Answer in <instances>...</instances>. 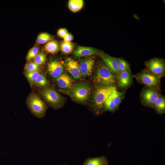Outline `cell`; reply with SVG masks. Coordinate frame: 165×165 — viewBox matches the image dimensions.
Here are the masks:
<instances>
[{
	"instance_id": "cell-1",
	"label": "cell",
	"mask_w": 165,
	"mask_h": 165,
	"mask_svg": "<svg viewBox=\"0 0 165 165\" xmlns=\"http://www.w3.org/2000/svg\"><path fill=\"white\" fill-rule=\"evenodd\" d=\"M97 83L105 86H112L116 82L115 76L110 69L103 63L98 65L94 77Z\"/></svg>"
},
{
	"instance_id": "cell-2",
	"label": "cell",
	"mask_w": 165,
	"mask_h": 165,
	"mask_svg": "<svg viewBox=\"0 0 165 165\" xmlns=\"http://www.w3.org/2000/svg\"><path fill=\"white\" fill-rule=\"evenodd\" d=\"M115 88L113 86H103L98 87L95 90L93 98V108L97 113H100L104 108L105 102L110 97Z\"/></svg>"
},
{
	"instance_id": "cell-3",
	"label": "cell",
	"mask_w": 165,
	"mask_h": 165,
	"mask_svg": "<svg viewBox=\"0 0 165 165\" xmlns=\"http://www.w3.org/2000/svg\"><path fill=\"white\" fill-rule=\"evenodd\" d=\"M28 107L36 117L41 118L45 115L46 107L42 101L36 94H31L27 100Z\"/></svg>"
},
{
	"instance_id": "cell-4",
	"label": "cell",
	"mask_w": 165,
	"mask_h": 165,
	"mask_svg": "<svg viewBox=\"0 0 165 165\" xmlns=\"http://www.w3.org/2000/svg\"><path fill=\"white\" fill-rule=\"evenodd\" d=\"M90 89L86 83L82 82L75 85L72 89L71 94L76 101L82 102L86 101L90 95Z\"/></svg>"
},
{
	"instance_id": "cell-5",
	"label": "cell",
	"mask_w": 165,
	"mask_h": 165,
	"mask_svg": "<svg viewBox=\"0 0 165 165\" xmlns=\"http://www.w3.org/2000/svg\"><path fill=\"white\" fill-rule=\"evenodd\" d=\"M41 93L45 100L53 107L60 106L62 98L56 90L51 88H45L41 90Z\"/></svg>"
},
{
	"instance_id": "cell-6",
	"label": "cell",
	"mask_w": 165,
	"mask_h": 165,
	"mask_svg": "<svg viewBox=\"0 0 165 165\" xmlns=\"http://www.w3.org/2000/svg\"><path fill=\"white\" fill-rule=\"evenodd\" d=\"M64 66L67 71L75 79H78L81 76L79 64L75 60L71 58H68L64 62Z\"/></svg>"
},
{
	"instance_id": "cell-7",
	"label": "cell",
	"mask_w": 165,
	"mask_h": 165,
	"mask_svg": "<svg viewBox=\"0 0 165 165\" xmlns=\"http://www.w3.org/2000/svg\"><path fill=\"white\" fill-rule=\"evenodd\" d=\"M147 66L149 70L155 74L161 75L164 72V64L158 59L154 58L150 60L147 62Z\"/></svg>"
},
{
	"instance_id": "cell-8",
	"label": "cell",
	"mask_w": 165,
	"mask_h": 165,
	"mask_svg": "<svg viewBox=\"0 0 165 165\" xmlns=\"http://www.w3.org/2000/svg\"><path fill=\"white\" fill-rule=\"evenodd\" d=\"M47 70L49 74L54 78H58L63 74L64 67L60 62L53 60L50 62L47 65Z\"/></svg>"
},
{
	"instance_id": "cell-9",
	"label": "cell",
	"mask_w": 165,
	"mask_h": 165,
	"mask_svg": "<svg viewBox=\"0 0 165 165\" xmlns=\"http://www.w3.org/2000/svg\"><path fill=\"white\" fill-rule=\"evenodd\" d=\"M94 64V60L92 58H87L81 60L79 64L81 76L90 75L92 72Z\"/></svg>"
},
{
	"instance_id": "cell-10",
	"label": "cell",
	"mask_w": 165,
	"mask_h": 165,
	"mask_svg": "<svg viewBox=\"0 0 165 165\" xmlns=\"http://www.w3.org/2000/svg\"><path fill=\"white\" fill-rule=\"evenodd\" d=\"M99 55L107 67L112 71L116 73L120 72L117 59L103 53H100Z\"/></svg>"
},
{
	"instance_id": "cell-11",
	"label": "cell",
	"mask_w": 165,
	"mask_h": 165,
	"mask_svg": "<svg viewBox=\"0 0 165 165\" xmlns=\"http://www.w3.org/2000/svg\"><path fill=\"white\" fill-rule=\"evenodd\" d=\"M138 77L143 83L149 87L157 86L159 83V79L157 77L148 73H141Z\"/></svg>"
},
{
	"instance_id": "cell-12",
	"label": "cell",
	"mask_w": 165,
	"mask_h": 165,
	"mask_svg": "<svg viewBox=\"0 0 165 165\" xmlns=\"http://www.w3.org/2000/svg\"><path fill=\"white\" fill-rule=\"evenodd\" d=\"M99 53L98 50L94 48L81 46H79L73 52L74 56L76 57L99 54Z\"/></svg>"
},
{
	"instance_id": "cell-13",
	"label": "cell",
	"mask_w": 165,
	"mask_h": 165,
	"mask_svg": "<svg viewBox=\"0 0 165 165\" xmlns=\"http://www.w3.org/2000/svg\"><path fill=\"white\" fill-rule=\"evenodd\" d=\"M158 93L156 91L150 89L144 91L142 94V97L145 103L148 105H151L159 97Z\"/></svg>"
},
{
	"instance_id": "cell-14",
	"label": "cell",
	"mask_w": 165,
	"mask_h": 165,
	"mask_svg": "<svg viewBox=\"0 0 165 165\" xmlns=\"http://www.w3.org/2000/svg\"><path fill=\"white\" fill-rule=\"evenodd\" d=\"M107 159L105 156L88 157L83 163V165H109Z\"/></svg>"
},
{
	"instance_id": "cell-15",
	"label": "cell",
	"mask_w": 165,
	"mask_h": 165,
	"mask_svg": "<svg viewBox=\"0 0 165 165\" xmlns=\"http://www.w3.org/2000/svg\"><path fill=\"white\" fill-rule=\"evenodd\" d=\"M131 82V78L130 71H122L120 73L119 81V87L125 88L129 86Z\"/></svg>"
},
{
	"instance_id": "cell-16",
	"label": "cell",
	"mask_w": 165,
	"mask_h": 165,
	"mask_svg": "<svg viewBox=\"0 0 165 165\" xmlns=\"http://www.w3.org/2000/svg\"><path fill=\"white\" fill-rule=\"evenodd\" d=\"M57 82L58 86L61 88H67L71 86L72 79L67 74H62L57 78Z\"/></svg>"
},
{
	"instance_id": "cell-17",
	"label": "cell",
	"mask_w": 165,
	"mask_h": 165,
	"mask_svg": "<svg viewBox=\"0 0 165 165\" xmlns=\"http://www.w3.org/2000/svg\"><path fill=\"white\" fill-rule=\"evenodd\" d=\"M45 50L47 52L55 54L59 50V46L58 42L55 40H52L48 42L44 46Z\"/></svg>"
},
{
	"instance_id": "cell-18",
	"label": "cell",
	"mask_w": 165,
	"mask_h": 165,
	"mask_svg": "<svg viewBox=\"0 0 165 165\" xmlns=\"http://www.w3.org/2000/svg\"><path fill=\"white\" fill-rule=\"evenodd\" d=\"M83 5L82 0H70L68 3L69 9L73 13H76L81 10Z\"/></svg>"
},
{
	"instance_id": "cell-19",
	"label": "cell",
	"mask_w": 165,
	"mask_h": 165,
	"mask_svg": "<svg viewBox=\"0 0 165 165\" xmlns=\"http://www.w3.org/2000/svg\"><path fill=\"white\" fill-rule=\"evenodd\" d=\"M123 95V93L122 92L118 91L116 88H115L113 90L110 96L117 107L119 106L121 102Z\"/></svg>"
},
{
	"instance_id": "cell-20",
	"label": "cell",
	"mask_w": 165,
	"mask_h": 165,
	"mask_svg": "<svg viewBox=\"0 0 165 165\" xmlns=\"http://www.w3.org/2000/svg\"><path fill=\"white\" fill-rule=\"evenodd\" d=\"M74 44L71 42H63L61 43L60 48L62 52L65 54H69L73 50Z\"/></svg>"
},
{
	"instance_id": "cell-21",
	"label": "cell",
	"mask_w": 165,
	"mask_h": 165,
	"mask_svg": "<svg viewBox=\"0 0 165 165\" xmlns=\"http://www.w3.org/2000/svg\"><path fill=\"white\" fill-rule=\"evenodd\" d=\"M34 83L37 86L42 87L47 86L48 82L45 75L42 73H40Z\"/></svg>"
},
{
	"instance_id": "cell-22",
	"label": "cell",
	"mask_w": 165,
	"mask_h": 165,
	"mask_svg": "<svg viewBox=\"0 0 165 165\" xmlns=\"http://www.w3.org/2000/svg\"><path fill=\"white\" fill-rule=\"evenodd\" d=\"M52 38L50 35L47 33L43 32L38 35L37 38V42L40 44H43L50 41Z\"/></svg>"
},
{
	"instance_id": "cell-23",
	"label": "cell",
	"mask_w": 165,
	"mask_h": 165,
	"mask_svg": "<svg viewBox=\"0 0 165 165\" xmlns=\"http://www.w3.org/2000/svg\"><path fill=\"white\" fill-rule=\"evenodd\" d=\"M153 104L158 112H162L165 110V101L163 97H159Z\"/></svg>"
},
{
	"instance_id": "cell-24",
	"label": "cell",
	"mask_w": 165,
	"mask_h": 165,
	"mask_svg": "<svg viewBox=\"0 0 165 165\" xmlns=\"http://www.w3.org/2000/svg\"><path fill=\"white\" fill-rule=\"evenodd\" d=\"M39 71L30 72L26 70L24 74L26 78L30 84L34 83L38 76L40 73Z\"/></svg>"
},
{
	"instance_id": "cell-25",
	"label": "cell",
	"mask_w": 165,
	"mask_h": 165,
	"mask_svg": "<svg viewBox=\"0 0 165 165\" xmlns=\"http://www.w3.org/2000/svg\"><path fill=\"white\" fill-rule=\"evenodd\" d=\"M104 107L105 110L109 111L115 110L117 107L110 96L105 102Z\"/></svg>"
},
{
	"instance_id": "cell-26",
	"label": "cell",
	"mask_w": 165,
	"mask_h": 165,
	"mask_svg": "<svg viewBox=\"0 0 165 165\" xmlns=\"http://www.w3.org/2000/svg\"><path fill=\"white\" fill-rule=\"evenodd\" d=\"M46 59V55L43 52L38 53L34 58V62L38 65L43 64Z\"/></svg>"
},
{
	"instance_id": "cell-27",
	"label": "cell",
	"mask_w": 165,
	"mask_h": 165,
	"mask_svg": "<svg viewBox=\"0 0 165 165\" xmlns=\"http://www.w3.org/2000/svg\"><path fill=\"white\" fill-rule=\"evenodd\" d=\"M118 66L119 70L121 72L125 71H130V68L128 63L125 60L118 58Z\"/></svg>"
},
{
	"instance_id": "cell-28",
	"label": "cell",
	"mask_w": 165,
	"mask_h": 165,
	"mask_svg": "<svg viewBox=\"0 0 165 165\" xmlns=\"http://www.w3.org/2000/svg\"><path fill=\"white\" fill-rule=\"evenodd\" d=\"M26 70L30 72H35L39 71V66L34 62L27 63L25 65Z\"/></svg>"
},
{
	"instance_id": "cell-29",
	"label": "cell",
	"mask_w": 165,
	"mask_h": 165,
	"mask_svg": "<svg viewBox=\"0 0 165 165\" xmlns=\"http://www.w3.org/2000/svg\"><path fill=\"white\" fill-rule=\"evenodd\" d=\"M39 49L38 47H34L28 51L26 57V59L29 61L34 57L38 53Z\"/></svg>"
},
{
	"instance_id": "cell-30",
	"label": "cell",
	"mask_w": 165,
	"mask_h": 165,
	"mask_svg": "<svg viewBox=\"0 0 165 165\" xmlns=\"http://www.w3.org/2000/svg\"><path fill=\"white\" fill-rule=\"evenodd\" d=\"M68 33V30L65 28H61L59 29L57 32L58 35L63 38Z\"/></svg>"
},
{
	"instance_id": "cell-31",
	"label": "cell",
	"mask_w": 165,
	"mask_h": 165,
	"mask_svg": "<svg viewBox=\"0 0 165 165\" xmlns=\"http://www.w3.org/2000/svg\"><path fill=\"white\" fill-rule=\"evenodd\" d=\"M63 39L64 41L71 42L73 39V35L71 33H68Z\"/></svg>"
}]
</instances>
